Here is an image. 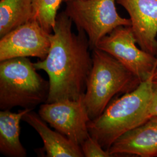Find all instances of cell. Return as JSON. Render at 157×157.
<instances>
[{
	"label": "cell",
	"mask_w": 157,
	"mask_h": 157,
	"mask_svg": "<svg viewBox=\"0 0 157 157\" xmlns=\"http://www.w3.org/2000/svg\"><path fill=\"white\" fill-rule=\"evenodd\" d=\"M29 58H15L0 61V109L21 107L33 110L45 103L49 82L37 72Z\"/></svg>",
	"instance_id": "cell-4"
},
{
	"label": "cell",
	"mask_w": 157,
	"mask_h": 157,
	"mask_svg": "<svg viewBox=\"0 0 157 157\" xmlns=\"http://www.w3.org/2000/svg\"><path fill=\"white\" fill-rule=\"evenodd\" d=\"M33 19V0H0V38Z\"/></svg>",
	"instance_id": "cell-13"
},
{
	"label": "cell",
	"mask_w": 157,
	"mask_h": 157,
	"mask_svg": "<svg viewBox=\"0 0 157 157\" xmlns=\"http://www.w3.org/2000/svg\"><path fill=\"white\" fill-rule=\"evenodd\" d=\"M116 0H74L67 2L65 13L86 34L91 50L104 36L119 26H131L130 19L120 16Z\"/></svg>",
	"instance_id": "cell-5"
},
{
	"label": "cell",
	"mask_w": 157,
	"mask_h": 157,
	"mask_svg": "<svg viewBox=\"0 0 157 157\" xmlns=\"http://www.w3.org/2000/svg\"><path fill=\"white\" fill-rule=\"evenodd\" d=\"M82 151L85 157H112L108 150H105L100 143L89 136L80 146Z\"/></svg>",
	"instance_id": "cell-15"
},
{
	"label": "cell",
	"mask_w": 157,
	"mask_h": 157,
	"mask_svg": "<svg viewBox=\"0 0 157 157\" xmlns=\"http://www.w3.org/2000/svg\"><path fill=\"white\" fill-rule=\"evenodd\" d=\"M50 34L36 19L17 27L0 39V61L20 57L45 59L50 48Z\"/></svg>",
	"instance_id": "cell-8"
},
{
	"label": "cell",
	"mask_w": 157,
	"mask_h": 157,
	"mask_svg": "<svg viewBox=\"0 0 157 157\" xmlns=\"http://www.w3.org/2000/svg\"><path fill=\"white\" fill-rule=\"evenodd\" d=\"M92 51L93 66L83 98L91 120L101 115L115 95L130 92L141 83L114 57L97 48Z\"/></svg>",
	"instance_id": "cell-3"
},
{
	"label": "cell",
	"mask_w": 157,
	"mask_h": 157,
	"mask_svg": "<svg viewBox=\"0 0 157 157\" xmlns=\"http://www.w3.org/2000/svg\"><path fill=\"white\" fill-rule=\"evenodd\" d=\"M72 21L65 12L59 13L50 34V48L45 59L34 65L48 76L49 94L46 102L72 100L84 96L92 66L90 44L86 33L72 31Z\"/></svg>",
	"instance_id": "cell-1"
},
{
	"label": "cell",
	"mask_w": 157,
	"mask_h": 157,
	"mask_svg": "<svg viewBox=\"0 0 157 157\" xmlns=\"http://www.w3.org/2000/svg\"><path fill=\"white\" fill-rule=\"evenodd\" d=\"M74 1V0H63V2L67 3V2H70V1Z\"/></svg>",
	"instance_id": "cell-18"
},
{
	"label": "cell",
	"mask_w": 157,
	"mask_h": 157,
	"mask_svg": "<svg viewBox=\"0 0 157 157\" xmlns=\"http://www.w3.org/2000/svg\"><path fill=\"white\" fill-rule=\"evenodd\" d=\"M63 0H33L34 17L45 31L51 34Z\"/></svg>",
	"instance_id": "cell-14"
},
{
	"label": "cell",
	"mask_w": 157,
	"mask_h": 157,
	"mask_svg": "<svg viewBox=\"0 0 157 157\" xmlns=\"http://www.w3.org/2000/svg\"><path fill=\"white\" fill-rule=\"evenodd\" d=\"M153 75L133 90L112 100L98 118L90 120V136L108 150L119 137L148 118Z\"/></svg>",
	"instance_id": "cell-2"
},
{
	"label": "cell",
	"mask_w": 157,
	"mask_h": 157,
	"mask_svg": "<svg viewBox=\"0 0 157 157\" xmlns=\"http://www.w3.org/2000/svg\"><path fill=\"white\" fill-rule=\"evenodd\" d=\"M131 26H119L104 36L96 48L117 59L142 82L152 75L157 65V56L139 48Z\"/></svg>",
	"instance_id": "cell-6"
},
{
	"label": "cell",
	"mask_w": 157,
	"mask_h": 157,
	"mask_svg": "<svg viewBox=\"0 0 157 157\" xmlns=\"http://www.w3.org/2000/svg\"><path fill=\"white\" fill-rule=\"evenodd\" d=\"M129 13L137 43L157 56V0H116Z\"/></svg>",
	"instance_id": "cell-9"
},
{
	"label": "cell",
	"mask_w": 157,
	"mask_h": 157,
	"mask_svg": "<svg viewBox=\"0 0 157 157\" xmlns=\"http://www.w3.org/2000/svg\"></svg>",
	"instance_id": "cell-19"
},
{
	"label": "cell",
	"mask_w": 157,
	"mask_h": 157,
	"mask_svg": "<svg viewBox=\"0 0 157 157\" xmlns=\"http://www.w3.org/2000/svg\"><path fill=\"white\" fill-rule=\"evenodd\" d=\"M32 111L23 109L18 112L2 110L0 112V152L8 157H26V150L20 140V123L23 117Z\"/></svg>",
	"instance_id": "cell-12"
},
{
	"label": "cell",
	"mask_w": 157,
	"mask_h": 157,
	"mask_svg": "<svg viewBox=\"0 0 157 157\" xmlns=\"http://www.w3.org/2000/svg\"><path fill=\"white\" fill-rule=\"evenodd\" d=\"M83 98L45 102L39 110L40 117L51 127L80 146L90 136L87 124L91 119Z\"/></svg>",
	"instance_id": "cell-7"
},
{
	"label": "cell",
	"mask_w": 157,
	"mask_h": 157,
	"mask_svg": "<svg viewBox=\"0 0 157 157\" xmlns=\"http://www.w3.org/2000/svg\"><path fill=\"white\" fill-rule=\"evenodd\" d=\"M112 157L132 155L141 157L157 156V116L119 137L108 150Z\"/></svg>",
	"instance_id": "cell-10"
},
{
	"label": "cell",
	"mask_w": 157,
	"mask_h": 157,
	"mask_svg": "<svg viewBox=\"0 0 157 157\" xmlns=\"http://www.w3.org/2000/svg\"><path fill=\"white\" fill-rule=\"evenodd\" d=\"M153 80H157V65L156 69L153 74Z\"/></svg>",
	"instance_id": "cell-17"
},
{
	"label": "cell",
	"mask_w": 157,
	"mask_h": 157,
	"mask_svg": "<svg viewBox=\"0 0 157 157\" xmlns=\"http://www.w3.org/2000/svg\"><path fill=\"white\" fill-rule=\"evenodd\" d=\"M153 116H157V80L152 81L151 95L148 107V117L150 118Z\"/></svg>",
	"instance_id": "cell-16"
},
{
	"label": "cell",
	"mask_w": 157,
	"mask_h": 157,
	"mask_svg": "<svg viewBox=\"0 0 157 157\" xmlns=\"http://www.w3.org/2000/svg\"><path fill=\"white\" fill-rule=\"evenodd\" d=\"M22 120L32 126L43 142L40 151L46 157H83L80 146L56 130H52L39 113L32 111L26 113Z\"/></svg>",
	"instance_id": "cell-11"
}]
</instances>
